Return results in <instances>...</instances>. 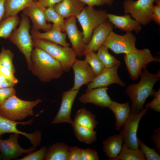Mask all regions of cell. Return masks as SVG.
Returning a JSON list of instances; mask_svg holds the SVG:
<instances>
[{"mask_svg": "<svg viewBox=\"0 0 160 160\" xmlns=\"http://www.w3.org/2000/svg\"><path fill=\"white\" fill-rule=\"evenodd\" d=\"M30 71L40 81L48 82L60 78L64 71L60 63L44 50L34 47Z\"/></svg>", "mask_w": 160, "mask_h": 160, "instance_id": "obj_1", "label": "cell"}, {"mask_svg": "<svg viewBox=\"0 0 160 160\" xmlns=\"http://www.w3.org/2000/svg\"><path fill=\"white\" fill-rule=\"evenodd\" d=\"M140 81L132 84L126 89L125 93L132 101L131 111L138 112L143 108L146 99L152 95L155 83L160 80V71L155 74L150 73L146 68L143 69Z\"/></svg>", "mask_w": 160, "mask_h": 160, "instance_id": "obj_2", "label": "cell"}, {"mask_svg": "<svg viewBox=\"0 0 160 160\" xmlns=\"http://www.w3.org/2000/svg\"><path fill=\"white\" fill-rule=\"evenodd\" d=\"M42 101L39 99L33 101L24 100L15 95L0 106V115L13 121H22L33 116L34 108Z\"/></svg>", "mask_w": 160, "mask_h": 160, "instance_id": "obj_3", "label": "cell"}, {"mask_svg": "<svg viewBox=\"0 0 160 160\" xmlns=\"http://www.w3.org/2000/svg\"><path fill=\"white\" fill-rule=\"evenodd\" d=\"M30 22L28 17L23 13L18 27L13 31L9 39L24 55L29 71L31 66V55L34 47L33 38L30 33Z\"/></svg>", "mask_w": 160, "mask_h": 160, "instance_id": "obj_4", "label": "cell"}, {"mask_svg": "<svg viewBox=\"0 0 160 160\" xmlns=\"http://www.w3.org/2000/svg\"><path fill=\"white\" fill-rule=\"evenodd\" d=\"M33 39L34 47L44 50L58 61L64 72H67L70 70L77 56L72 47H63L46 40L35 38Z\"/></svg>", "mask_w": 160, "mask_h": 160, "instance_id": "obj_5", "label": "cell"}, {"mask_svg": "<svg viewBox=\"0 0 160 160\" xmlns=\"http://www.w3.org/2000/svg\"><path fill=\"white\" fill-rule=\"evenodd\" d=\"M107 14L105 10H97L94 7L87 6L76 16L82 28L86 44L90 41L94 30L108 19Z\"/></svg>", "mask_w": 160, "mask_h": 160, "instance_id": "obj_6", "label": "cell"}, {"mask_svg": "<svg viewBox=\"0 0 160 160\" xmlns=\"http://www.w3.org/2000/svg\"><path fill=\"white\" fill-rule=\"evenodd\" d=\"M124 59L130 77L132 80L138 79L142 69L146 68L149 63L157 61L150 50L147 48L140 50L137 49L132 51L125 54Z\"/></svg>", "mask_w": 160, "mask_h": 160, "instance_id": "obj_7", "label": "cell"}, {"mask_svg": "<svg viewBox=\"0 0 160 160\" xmlns=\"http://www.w3.org/2000/svg\"><path fill=\"white\" fill-rule=\"evenodd\" d=\"M154 1L125 0L123 3L124 12L130 14L141 25H147L151 21V12Z\"/></svg>", "mask_w": 160, "mask_h": 160, "instance_id": "obj_8", "label": "cell"}, {"mask_svg": "<svg viewBox=\"0 0 160 160\" xmlns=\"http://www.w3.org/2000/svg\"><path fill=\"white\" fill-rule=\"evenodd\" d=\"M148 110L145 108L138 112L131 111L129 117L122 127L119 134L123 137L124 143L129 148L137 149L139 148L137 136L138 125L142 117L146 114Z\"/></svg>", "mask_w": 160, "mask_h": 160, "instance_id": "obj_9", "label": "cell"}, {"mask_svg": "<svg viewBox=\"0 0 160 160\" xmlns=\"http://www.w3.org/2000/svg\"><path fill=\"white\" fill-rule=\"evenodd\" d=\"M136 38L131 32H127L123 35L111 31L103 44L115 53L127 54L137 49L136 47Z\"/></svg>", "mask_w": 160, "mask_h": 160, "instance_id": "obj_10", "label": "cell"}, {"mask_svg": "<svg viewBox=\"0 0 160 160\" xmlns=\"http://www.w3.org/2000/svg\"><path fill=\"white\" fill-rule=\"evenodd\" d=\"M34 118L26 121H15L7 119L0 115V138L6 133H15L21 135L28 138L32 146L36 148L40 145L41 141V133L39 130H36L32 133H27L20 131L17 128L18 124L31 125Z\"/></svg>", "mask_w": 160, "mask_h": 160, "instance_id": "obj_11", "label": "cell"}, {"mask_svg": "<svg viewBox=\"0 0 160 160\" xmlns=\"http://www.w3.org/2000/svg\"><path fill=\"white\" fill-rule=\"evenodd\" d=\"M19 137L20 135L13 133L7 139L0 138V153L3 159H14L23 153L28 154L36 150V148L33 146L28 149L22 148L18 143Z\"/></svg>", "mask_w": 160, "mask_h": 160, "instance_id": "obj_12", "label": "cell"}, {"mask_svg": "<svg viewBox=\"0 0 160 160\" xmlns=\"http://www.w3.org/2000/svg\"><path fill=\"white\" fill-rule=\"evenodd\" d=\"M79 90L71 89L63 92L60 108L52 120V124L67 123L71 125L73 122L71 117V110Z\"/></svg>", "mask_w": 160, "mask_h": 160, "instance_id": "obj_13", "label": "cell"}, {"mask_svg": "<svg viewBox=\"0 0 160 160\" xmlns=\"http://www.w3.org/2000/svg\"><path fill=\"white\" fill-rule=\"evenodd\" d=\"M76 18V17H73L67 18L65 20V32L77 56L81 57L83 55L86 44L84 42L82 32L79 31L77 27Z\"/></svg>", "mask_w": 160, "mask_h": 160, "instance_id": "obj_14", "label": "cell"}, {"mask_svg": "<svg viewBox=\"0 0 160 160\" xmlns=\"http://www.w3.org/2000/svg\"><path fill=\"white\" fill-rule=\"evenodd\" d=\"M71 68L74 73V83L71 89L79 90L85 84L88 85L92 82L96 75L88 63L84 60L77 59L73 63Z\"/></svg>", "mask_w": 160, "mask_h": 160, "instance_id": "obj_15", "label": "cell"}, {"mask_svg": "<svg viewBox=\"0 0 160 160\" xmlns=\"http://www.w3.org/2000/svg\"><path fill=\"white\" fill-rule=\"evenodd\" d=\"M120 65L105 68L87 86L86 92L94 88L107 87L112 84H117L124 87L125 83L121 80L117 73V70Z\"/></svg>", "mask_w": 160, "mask_h": 160, "instance_id": "obj_16", "label": "cell"}, {"mask_svg": "<svg viewBox=\"0 0 160 160\" xmlns=\"http://www.w3.org/2000/svg\"><path fill=\"white\" fill-rule=\"evenodd\" d=\"M46 9L37 2L34 1L23 10V13L28 16L32 22L33 26L31 31L42 30L46 31L52 27V25L47 22L45 14Z\"/></svg>", "mask_w": 160, "mask_h": 160, "instance_id": "obj_17", "label": "cell"}, {"mask_svg": "<svg viewBox=\"0 0 160 160\" xmlns=\"http://www.w3.org/2000/svg\"><path fill=\"white\" fill-rule=\"evenodd\" d=\"M113 27V25L108 19L99 25L93 31L85 50L95 52L97 51L103 45Z\"/></svg>", "mask_w": 160, "mask_h": 160, "instance_id": "obj_18", "label": "cell"}, {"mask_svg": "<svg viewBox=\"0 0 160 160\" xmlns=\"http://www.w3.org/2000/svg\"><path fill=\"white\" fill-rule=\"evenodd\" d=\"M107 89L106 87L94 88L81 95L79 100L84 104L92 103L99 106L108 108L112 100L108 94Z\"/></svg>", "mask_w": 160, "mask_h": 160, "instance_id": "obj_19", "label": "cell"}, {"mask_svg": "<svg viewBox=\"0 0 160 160\" xmlns=\"http://www.w3.org/2000/svg\"><path fill=\"white\" fill-rule=\"evenodd\" d=\"M33 38L47 40L65 47H69L66 41L67 34L57 26L53 24L51 28L44 32L31 31Z\"/></svg>", "mask_w": 160, "mask_h": 160, "instance_id": "obj_20", "label": "cell"}, {"mask_svg": "<svg viewBox=\"0 0 160 160\" xmlns=\"http://www.w3.org/2000/svg\"><path fill=\"white\" fill-rule=\"evenodd\" d=\"M131 17L130 15L127 14L119 16L107 14L108 19L115 28L126 32L134 31L138 33L141 30V25Z\"/></svg>", "mask_w": 160, "mask_h": 160, "instance_id": "obj_21", "label": "cell"}, {"mask_svg": "<svg viewBox=\"0 0 160 160\" xmlns=\"http://www.w3.org/2000/svg\"><path fill=\"white\" fill-rule=\"evenodd\" d=\"M86 5L80 0H62L55 5V11L63 18L76 16Z\"/></svg>", "mask_w": 160, "mask_h": 160, "instance_id": "obj_22", "label": "cell"}, {"mask_svg": "<svg viewBox=\"0 0 160 160\" xmlns=\"http://www.w3.org/2000/svg\"><path fill=\"white\" fill-rule=\"evenodd\" d=\"M108 108L115 115V129L117 131H119L122 128L130 114L131 109L129 102L120 103L112 100Z\"/></svg>", "mask_w": 160, "mask_h": 160, "instance_id": "obj_23", "label": "cell"}, {"mask_svg": "<svg viewBox=\"0 0 160 160\" xmlns=\"http://www.w3.org/2000/svg\"><path fill=\"white\" fill-rule=\"evenodd\" d=\"M124 140L119 134L107 137L103 143V150L109 160H114L120 152Z\"/></svg>", "mask_w": 160, "mask_h": 160, "instance_id": "obj_24", "label": "cell"}, {"mask_svg": "<svg viewBox=\"0 0 160 160\" xmlns=\"http://www.w3.org/2000/svg\"><path fill=\"white\" fill-rule=\"evenodd\" d=\"M72 123L92 129H94L98 124L96 116L84 108L77 111Z\"/></svg>", "mask_w": 160, "mask_h": 160, "instance_id": "obj_25", "label": "cell"}, {"mask_svg": "<svg viewBox=\"0 0 160 160\" xmlns=\"http://www.w3.org/2000/svg\"><path fill=\"white\" fill-rule=\"evenodd\" d=\"M69 146L63 142H58L47 148L45 160H68Z\"/></svg>", "mask_w": 160, "mask_h": 160, "instance_id": "obj_26", "label": "cell"}, {"mask_svg": "<svg viewBox=\"0 0 160 160\" xmlns=\"http://www.w3.org/2000/svg\"><path fill=\"white\" fill-rule=\"evenodd\" d=\"M75 135L79 141L90 144L94 142L96 138V132L94 129L74 123L71 124Z\"/></svg>", "mask_w": 160, "mask_h": 160, "instance_id": "obj_27", "label": "cell"}, {"mask_svg": "<svg viewBox=\"0 0 160 160\" xmlns=\"http://www.w3.org/2000/svg\"><path fill=\"white\" fill-rule=\"evenodd\" d=\"M34 0H6L5 12L3 19L17 15L21 11L30 6Z\"/></svg>", "mask_w": 160, "mask_h": 160, "instance_id": "obj_28", "label": "cell"}, {"mask_svg": "<svg viewBox=\"0 0 160 160\" xmlns=\"http://www.w3.org/2000/svg\"><path fill=\"white\" fill-rule=\"evenodd\" d=\"M20 21L17 15L3 19L0 23V39H9L12 32L19 24Z\"/></svg>", "mask_w": 160, "mask_h": 160, "instance_id": "obj_29", "label": "cell"}, {"mask_svg": "<svg viewBox=\"0 0 160 160\" xmlns=\"http://www.w3.org/2000/svg\"><path fill=\"white\" fill-rule=\"evenodd\" d=\"M144 155L139 148L133 149L129 148L125 144L114 160H145Z\"/></svg>", "mask_w": 160, "mask_h": 160, "instance_id": "obj_30", "label": "cell"}, {"mask_svg": "<svg viewBox=\"0 0 160 160\" xmlns=\"http://www.w3.org/2000/svg\"><path fill=\"white\" fill-rule=\"evenodd\" d=\"M97 51V56L105 68L120 65V62L109 53L108 48L105 46L102 45Z\"/></svg>", "mask_w": 160, "mask_h": 160, "instance_id": "obj_31", "label": "cell"}, {"mask_svg": "<svg viewBox=\"0 0 160 160\" xmlns=\"http://www.w3.org/2000/svg\"><path fill=\"white\" fill-rule=\"evenodd\" d=\"M83 55L85 56L84 60L90 65L96 76L100 73L105 68L95 52L85 50Z\"/></svg>", "mask_w": 160, "mask_h": 160, "instance_id": "obj_32", "label": "cell"}, {"mask_svg": "<svg viewBox=\"0 0 160 160\" xmlns=\"http://www.w3.org/2000/svg\"><path fill=\"white\" fill-rule=\"evenodd\" d=\"M45 14L47 21L51 22L58 27L63 32H65V20L55 10L54 6L46 8Z\"/></svg>", "mask_w": 160, "mask_h": 160, "instance_id": "obj_33", "label": "cell"}, {"mask_svg": "<svg viewBox=\"0 0 160 160\" xmlns=\"http://www.w3.org/2000/svg\"><path fill=\"white\" fill-rule=\"evenodd\" d=\"M14 54L10 50L3 47L0 52V62L1 66L15 73L16 69L13 63Z\"/></svg>", "mask_w": 160, "mask_h": 160, "instance_id": "obj_34", "label": "cell"}, {"mask_svg": "<svg viewBox=\"0 0 160 160\" xmlns=\"http://www.w3.org/2000/svg\"><path fill=\"white\" fill-rule=\"evenodd\" d=\"M139 147L143 153L145 160H160V156L153 148L146 145L138 137Z\"/></svg>", "mask_w": 160, "mask_h": 160, "instance_id": "obj_35", "label": "cell"}, {"mask_svg": "<svg viewBox=\"0 0 160 160\" xmlns=\"http://www.w3.org/2000/svg\"><path fill=\"white\" fill-rule=\"evenodd\" d=\"M47 148L43 146L39 149L34 151L17 160H43L46 155Z\"/></svg>", "mask_w": 160, "mask_h": 160, "instance_id": "obj_36", "label": "cell"}, {"mask_svg": "<svg viewBox=\"0 0 160 160\" xmlns=\"http://www.w3.org/2000/svg\"><path fill=\"white\" fill-rule=\"evenodd\" d=\"M154 97L153 100L145 105V108L153 111L160 112V89L154 92L152 95Z\"/></svg>", "mask_w": 160, "mask_h": 160, "instance_id": "obj_37", "label": "cell"}, {"mask_svg": "<svg viewBox=\"0 0 160 160\" xmlns=\"http://www.w3.org/2000/svg\"><path fill=\"white\" fill-rule=\"evenodd\" d=\"M81 160H98L99 156L96 151L94 150L88 148H80Z\"/></svg>", "mask_w": 160, "mask_h": 160, "instance_id": "obj_38", "label": "cell"}, {"mask_svg": "<svg viewBox=\"0 0 160 160\" xmlns=\"http://www.w3.org/2000/svg\"><path fill=\"white\" fill-rule=\"evenodd\" d=\"M16 94V91L14 87L0 88V106L8 98Z\"/></svg>", "mask_w": 160, "mask_h": 160, "instance_id": "obj_39", "label": "cell"}, {"mask_svg": "<svg viewBox=\"0 0 160 160\" xmlns=\"http://www.w3.org/2000/svg\"><path fill=\"white\" fill-rule=\"evenodd\" d=\"M86 5L94 7L95 6H100L104 5L111 6L115 0H80Z\"/></svg>", "mask_w": 160, "mask_h": 160, "instance_id": "obj_40", "label": "cell"}, {"mask_svg": "<svg viewBox=\"0 0 160 160\" xmlns=\"http://www.w3.org/2000/svg\"><path fill=\"white\" fill-rule=\"evenodd\" d=\"M0 73L4 76L7 81L15 85L18 83V81L15 76V73L9 69L1 66Z\"/></svg>", "mask_w": 160, "mask_h": 160, "instance_id": "obj_41", "label": "cell"}, {"mask_svg": "<svg viewBox=\"0 0 160 160\" xmlns=\"http://www.w3.org/2000/svg\"><path fill=\"white\" fill-rule=\"evenodd\" d=\"M80 154V148L76 146H69L68 160H81Z\"/></svg>", "mask_w": 160, "mask_h": 160, "instance_id": "obj_42", "label": "cell"}, {"mask_svg": "<svg viewBox=\"0 0 160 160\" xmlns=\"http://www.w3.org/2000/svg\"><path fill=\"white\" fill-rule=\"evenodd\" d=\"M151 19L157 24L160 25V2L153 6L151 12Z\"/></svg>", "mask_w": 160, "mask_h": 160, "instance_id": "obj_43", "label": "cell"}, {"mask_svg": "<svg viewBox=\"0 0 160 160\" xmlns=\"http://www.w3.org/2000/svg\"><path fill=\"white\" fill-rule=\"evenodd\" d=\"M151 140L158 152H160V128L156 129L151 136Z\"/></svg>", "mask_w": 160, "mask_h": 160, "instance_id": "obj_44", "label": "cell"}, {"mask_svg": "<svg viewBox=\"0 0 160 160\" xmlns=\"http://www.w3.org/2000/svg\"><path fill=\"white\" fill-rule=\"evenodd\" d=\"M62 0H34L37 2L43 7L47 8L54 6L56 4L61 2Z\"/></svg>", "mask_w": 160, "mask_h": 160, "instance_id": "obj_45", "label": "cell"}, {"mask_svg": "<svg viewBox=\"0 0 160 160\" xmlns=\"http://www.w3.org/2000/svg\"><path fill=\"white\" fill-rule=\"evenodd\" d=\"M6 0H0V23L3 20L5 12Z\"/></svg>", "mask_w": 160, "mask_h": 160, "instance_id": "obj_46", "label": "cell"}, {"mask_svg": "<svg viewBox=\"0 0 160 160\" xmlns=\"http://www.w3.org/2000/svg\"><path fill=\"white\" fill-rule=\"evenodd\" d=\"M15 85L13 83L7 81H0V88L14 87Z\"/></svg>", "mask_w": 160, "mask_h": 160, "instance_id": "obj_47", "label": "cell"}, {"mask_svg": "<svg viewBox=\"0 0 160 160\" xmlns=\"http://www.w3.org/2000/svg\"><path fill=\"white\" fill-rule=\"evenodd\" d=\"M1 159H2V157L0 153V160Z\"/></svg>", "mask_w": 160, "mask_h": 160, "instance_id": "obj_48", "label": "cell"}, {"mask_svg": "<svg viewBox=\"0 0 160 160\" xmlns=\"http://www.w3.org/2000/svg\"><path fill=\"white\" fill-rule=\"evenodd\" d=\"M155 0L156 1H160V0Z\"/></svg>", "mask_w": 160, "mask_h": 160, "instance_id": "obj_49", "label": "cell"}, {"mask_svg": "<svg viewBox=\"0 0 160 160\" xmlns=\"http://www.w3.org/2000/svg\"><path fill=\"white\" fill-rule=\"evenodd\" d=\"M1 65L0 62V68H1Z\"/></svg>", "mask_w": 160, "mask_h": 160, "instance_id": "obj_50", "label": "cell"}]
</instances>
